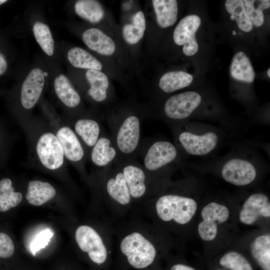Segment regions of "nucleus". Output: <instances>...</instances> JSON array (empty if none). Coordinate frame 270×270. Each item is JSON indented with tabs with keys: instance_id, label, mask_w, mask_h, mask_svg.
Here are the masks:
<instances>
[{
	"instance_id": "obj_1",
	"label": "nucleus",
	"mask_w": 270,
	"mask_h": 270,
	"mask_svg": "<svg viewBox=\"0 0 270 270\" xmlns=\"http://www.w3.org/2000/svg\"><path fill=\"white\" fill-rule=\"evenodd\" d=\"M197 210V204L192 198L175 194L160 196L156 202V210L160 219L172 220L184 224L192 218Z\"/></svg>"
},
{
	"instance_id": "obj_2",
	"label": "nucleus",
	"mask_w": 270,
	"mask_h": 270,
	"mask_svg": "<svg viewBox=\"0 0 270 270\" xmlns=\"http://www.w3.org/2000/svg\"><path fill=\"white\" fill-rule=\"evenodd\" d=\"M120 248L128 263L136 268H144L150 265L156 254L152 243L141 232L136 231L122 238Z\"/></svg>"
},
{
	"instance_id": "obj_3",
	"label": "nucleus",
	"mask_w": 270,
	"mask_h": 270,
	"mask_svg": "<svg viewBox=\"0 0 270 270\" xmlns=\"http://www.w3.org/2000/svg\"><path fill=\"white\" fill-rule=\"evenodd\" d=\"M75 239L80 248L86 252L94 263L101 264L107 258L108 250L100 234L87 225L79 226L75 232Z\"/></svg>"
},
{
	"instance_id": "obj_4",
	"label": "nucleus",
	"mask_w": 270,
	"mask_h": 270,
	"mask_svg": "<svg viewBox=\"0 0 270 270\" xmlns=\"http://www.w3.org/2000/svg\"><path fill=\"white\" fill-rule=\"evenodd\" d=\"M140 122L135 115H130L119 122L115 134V146L122 154H133L138 146Z\"/></svg>"
},
{
	"instance_id": "obj_5",
	"label": "nucleus",
	"mask_w": 270,
	"mask_h": 270,
	"mask_svg": "<svg viewBox=\"0 0 270 270\" xmlns=\"http://www.w3.org/2000/svg\"><path fill=\"white\" fill-rule=\"evenodd\" d=\"M200 24V18L198 16L191 14L182 18L174 28V42L178 46H183V52L187 56H192L198 50L196 32Z\"/></svg>"
},
{
	"instance_id": "obj_6",
	"label": "nucleus",
	"mask_w": 270,
	"mask_h": 270,
	"mask_svg": "<svg viewBox=\"0 0 270 270\" xmlns=\"http://www.w3.org/2000/svg\"><path fill=\"white\" fill-rule=\"evenodd\" d=\"M36 150L41 163L46 168L55 170L63 164V150L56 136L52 133L46 132L40 136Z\"/></svg>"
},
{
	"instance_id": "obj_7",
	"label": "nucleus",
	"mask_w": 270,
	"mask_h": 270,
	"mask_svg": "<svg viewBox=\"0 0 270 270\" xmlns=\"http://www.w3.org/2000/svg\"><path fill=\"white\" fill-rule=\"evenodd\" d=\"M201 216L203 220L198 226L199 235L203 240L210 241L216 236L218 224L228 220L229 210L225 206L213 202L203 208Z\"/></svg>"
},
{
	"instance_id": "obj_8",
	"label": "nucleus",
	"mask_w": 270,
	"mask_h": 270,
	"mask_svg": "<svg viewBox=\"0 0 270 270\" xmlns=\"http://www.w3.org/2000/svg\"><path fill=\"white\" fill-rule=\"evenodd\" d=\"M201 100L200 95L195 92L188 91L174 95L165 104V114L174 120L186 118L199 106Z\"/></svg>"
},
{
	"instance_id": "obj_9",
	"label": "nucleus",
	"mask_w": 270,
	"mask_h": 270,
	"mask_svg": "<svg viewBox=\"0 0 270 270\" xmlns=\"http://www.w3.org/2000/svg\"><path fill=\"white\" fill-rule=\"evenodd\" d=\"M222 175L226 182L236 186H243L254 180L256 171L250 162L234 158L230 160L224 165Z\"/></svg>"
},
{
	"instance_id": "obj_10",
	"label": "nucleus",
	"mask_w": 270,
	"mask_h": 270,
	"mask_svg": "<svg viewBox=\"0 0 270 270\" xmlns=\"http://www.w3.org/2000/svg\"><path fill=\"white\" fill-rule=\"evenodd\" d=\"M176 156V149L172 143L165 140L156 141L146 150L144 166L148 171L157 170L174 161Z\"/></svg>"
},
{
	"instance_id": "obj_11",
	"label": "nucleus",
	"mask_w": 270,
	"mask_h": 270,
	"mask_svg": "<svg viewBox=\"0 0 270 270\" xmlns=\"http://www.w3.org/2000/svg\"><path fill=\"white\" fill-rule=\"evenodd\" d=\"M178 140L189 154L202 156L210 153L216 147L218 138L217 134L212 132L202 135L183 132L180 134Z\"/></svg>"
},
{
	"instance_id": "obj_12",
	"label": "nucleus",
	"mask_w": 270,
	"mask_h": 270,
	"mask_svg": "<svg viewBox=\"0 0 270 270\" xmlns=\"http://www.w3.org/2000/svg\"><path fill=\"white\" fill-rule=\"evenodd\" d=\"M44 84V76L39 68L32 70L24 80L22 86L20 100L22 106L28 110L36 104Z\"/></svg>"
},
{
	"instance_id": "obj_13",
	"label": "nucleus",
	"mask_w": 270,
	"mask_h": 270,
	"mask_svg": "<svg viewBox=\"0 0 270 270\" xmlns=\"http://www.w3.org/2000/svg\"><path fill=\"white\" fill-rule=\"evenodd\" d=\"M259 216H270V204L266 194L258 193L250 195L245 201L239 218L242 224L250 225L254 223Z\"/></svg>"
},
{
	"instance_id": "obj_14",
	"label": "nucleus",
	"mask_w": 270,
	"mask_h": 270,
	"mask_svg": "<svg viewBox=\"0 0 270 270\" xmlns=\"http://www.w3.org/2000/svg\"><path fill=\"white\" fill-rule=\"evenodd\" d=\"M132 200L142 198L147 190L146 175L144 170L133 163H128L122 170Z\"/></svg>"
},
{
	"instance_id": "obj_15",
	"label": "nucleus",
	"mask_w": 270,
	"mask_h": 270,
	"mask_svg": "<svg viewBox=\"0 0 270 270\" xmlns=\"http://www.w3.org/2000/svg\"><path fill=\"white\" fill-rule=\"evenodd\" d=\"M62 146L64 156L72 162L80 160L84 156L82 146L74 132L68 126L60 128L56 135Z\"/></svg>"
},
{
	"instance_id": "obj_16",
	"label": "nucleus",
	"mask_w": 270,
	"mask_h": 270,
	"mask_svg": "<svg viewBox=\"0 0 270 270\" xmlns=\"http://www.w3.org/2000/svg\"><path fill=\"white\" fill-rule=\"evenodd\" d=\"M82 38L89 48L99 54L110 56L115 51L116 45L113 40L98 28H90L85 30Z\"/></svg>"
},
{
	"instance_id": "obj_17",
	"label": "nucleus",
	"mask_w": 270,
	"mask_h": 270,
	"mask_svg": "<svg viewBox=\"0 0 270 270\" xmlns=\"http://www.w3.org/2000/svg\"><path fill=\"white\" fill-rule=\"evenodd\" d=\"M106 190L108 196L120 205L126 206L132 200L122 170L117 172L108 178Z\"/></svg>"
},
{
	"instance_id": "obj_18",
	"label": "nucleus",
	"mask_w": 270,
	"mask_h": 270,
	"mask_svg": "<svg viewBox=\"0 0 270 270\" xmlns=\"http://www.w3.org/2000/svg\"><path fill=\"white\" fill-rule=\"evenodd\" d=\"M117 149L111 140L107 136L99 138L92 146L91 159L98 166H108L117 156Z\"/></svg>"
},
{
	"instance_id": "obj_19",
	"label": "nucleus",
	"mask_w": 270,
	"mask_h": 270,
	"mask_svg": "<svg viewBox=\"0 0 270 270\" xmlns=\"http://www.w3.org/2000/svg\"><path fill=\"white\" fill-rule=\"evenodd\" d=\"M56 194L54 188L48 182L34 180L29 182L26 198L29 204L40 206L52 198Z\"/></svg>"
},
{
	"instance_id": "obj_20",
	"label": "nucleus",
	"mask_w": 270,
	"mask_h": 270,
	"mask_svg": "<svg viewBox=\"0 0 270 270\" xmlns=\"http://www.w3.org/2000/svg\"><path fill=\"white\" fill-rule=\"evenodd\" d=\"M230 73L234 80L246 83L252 82L255 78V72L252 64L242 52H239L234 56Z\"/></svg>"
},
{
	"instance_id": "obj_21",
	"label": "nucleus",
	"mask_w": 270,
	"mask_h": 270,
	"mask_svg": "<svg viewBox=\"0 0 270 270\" xmlns=\"http://www.w3.org/2000/svg\"><path fill=\"white\" fill-rule=\"evenodd\" d=\"M153 7L158 25L162 28L172 26L177 20L178 7L176 0H153Z\"/></svg>"
},
{
	"instance_id": "obj_22",
	"label": "nucleus",
	"mask_w": 270,
	"mask_h": 270,
	"mask_svg": "<svg viewBox=\"0 0 270 270\" xmlns=\"http://www.w3.org/2000/svg\"><path fill=\"white\" fill-rule=\"evenodd\" d=\"M87 80L90 84L88 93L95 101L100 102L107 97V90L109 86L107 76L100 70H88L86 72Z\"/></svg>"
},
{
	"instance_id": "obj_23",
	"label": "nucleus",
	"mask_w": 270,
	"mask_h": 270,
	"mask_svg": "<svg viewBox=\"0 0 270 270\" xmlns=\"http://www.w3.org/2000/svg\"><path fill=\"white\" fill-rule=\"evenodd\" d=\"M54 85L56 96L66 106L75 108L80 104V97L65 75L56 76Z\"/></svg>"
},
{
	"instance_id": "obj_24",
	"label": "nucleus",
	"mask_w": 270,
	"mask_h": 270,
	"mask_svg": "<svg viewBox=\"0 0 270 270\" xmlns=\"http://www.w3.org/2000/svg\"><path fill=\"white\" fill-rule=\"evenodd\" d=\"M192 80V76L184 71H172L161 77L158 85L162 90L169 93L190 86Z\"/></svg>"
},
{
	"instance_id": "obj_25",
	"label": "nucleus",
	"mask_w": 270,
	"mask_h": 270,
	"mask_svg": "<svg viewBox=\"0 0 270 270\" xmlns=\"http://www.w3.org/2000/svg\"><path fill=\"white\" fill-rule=\"evenodd\" d=\"M68 58L74 67L100 70L102 66L100 62L86 50L74 47L68 53Z\"/></svg>"
},
{
	"instance_id": "obj_26",
	"label": "nucleus",
	"mask_w": 270,
	"mask_h": 270,
	"mask_svg": "<svg viewBox=\"0 0 270 270\" xmlns=\"http://www.w3.org/2000/svg\"><path fill=\"white\" fill-rule=\"evenodd\" d=\"M74 130L76 133L88 146L92 147L99 138L100 126L95 120L80 119L74 125Z\"/></svg>"
},
{
	"instance_id": "obj_27",
	"label": "nucleus",
	"mask_w": 270,
	"mask_h": 270,
	"mask_svg": "<svg viewBox=\"0 0 270 270\" xmlns=\"http://www.w3.org/2000/svg\"><path fill=\"white\" fill-rule=\"evenodd\" d=\"M74 10L78 16L92 23L99 22L104 16L103 8L96 0H78L75 4Z\"/></svg>"
},
{
	"instance_id": "obj_28",
	"label": "nucleus",
	"mask_w": 270,
	"mask_h": 270,
	"mask_svg": "<svg viewBox=\"0 0 270 270\" xmlns=\"http://www.w3.org/2000/svg\"><path fill=\"white\" fill-rule=\"evenodd\" d=\"M22 198V194L16 192L12 180L4 178L0 180V212H4L18 206Z\"/></svg>"
},
{
	"instance_id": "obj_29",
	"label": "nucleus",
	"mask_w": 270,
	"mask_h": 270,
	"mask_svg": "<svg viewBox=\"0 0 270 270\" xmlns=\"http://www.w3.org/2000/svg\"><path fill=\"white\" fill-rule=\"evenodd\" d=\"M146 30V20L142 11L136 14L132 23L125 24L122 28V36L129 44L138 43L143 37Z\"/></svg>"
},
{
	"instance_id": "obj_30",
	"label": "nucleus",
	"mask_w": 270,
	"mask_h": 270,
	"mask_svg": "<svg viewBox=\"0 0 270 270\" xmlns=\"http://www.w3.org/2000/svg\"><path fill=\"white\" fill-rule=\"evenodd\" d=\"M252 254L263 270H270V236H258L252 245Z\"/></svg>"
},
{
	"instance_id": "obj_31",
	"label": "nucleus",
	"mask_w": 270,
	"mask_h": 270,
	"mask_svg": "<svg viewBox=\"0 0 270 270\" xmlns=\"http://www.w3.org/2000/svg\"><path fill=\"white\" fill-rule=\"evenodd\" d=\"M227 12L234 17L240 30L248 32L252 30L253 26L248 18L242 0H227L225 2Z\"/></svg>"
},
{
	"instance_id": "obj_32",
	"label": "nucleus",
	"mask_w": 270,
	"mask_h": 270,
	"mask_svg": "<svg viewBox=\"0 0 270 270\" xmlns=\"http://www.w3.org/2000/svg\"><path fill=\"white\" fill-rule=\"evenodd\" d=\"M35 38L44 52L51 56L54 52V40L48 25L40 22H35L32 28Z\"/></svg>"
},
{
	"instance_id": "obj_33",
	"label": "nucleus",
	"mask_w": 270,
	"mask_h": 270,
	"mask_svg": "<svg viewBox=\"0 0 270 270\" xmlns=\"http://www.w3.org/2000/svg\"><path fill=\"white\" fill-rule=\"evenodd\" d=\"M255 0H243L246 12L253 24L256 26H262L264 22L263 10L270 6L268 0H256L258 6H256Z\"/></svg>"
},
{
	"instance_id": "obj_34",
	"label": "nucleus",
	"mask_w": 270,
	"mask_h": 270,
	"mask_svg": "<svg viewBox=\"0 0 270 270\" xmlns=\"http://www.w3.org/2000/svg\"><path fill=\"white\" fill-rule=\"evenodd\" d=\"M221 266L232 270H253L248 260L242 254L230 252L224 254L220 260Z\"/></svg>"
},
{
	"instance_id": "obj_35",
	"label": "nucleus",
	"mask_w": 270,
	"mask_h": 270,
	"mask_svg": "<svg viewBox=\"0 0 270 270\" xmlns=\"http://www.w3.org/2000/svg\"><path fill=\"white\" fill-rule=\"evenodd\" d=\"M52 235V232L48 229L38 233L30 244V249L32 253L34 255L40 250L47 246Z\"/></svg>"
},
{
	"instance_id": "obj_36",
	"label": "nucleus",
	"mask_w": 270,
	"mask_h": 270,
	"mask_svg": "<svg viewBox=\"0 0 270 270\" xmlns=\"http://www.w3.org/2000/svg\"><path fill=\"white\" fill-rule=\"evenodd\" d=\"M14 251V246L11 238L6 234L0 232V258H10Z\"/></svg>"
},
{
	"instance_id": "obj_37",
	"label": "nucleus",
	"mask_w": 270,
	"mask_h": 270,
	"mask_svg": "<svg viewBox=\"0 0 270 270\" xmlns=\"http://www.w3.org/2000/svg\"><path fill=\"white\" fill-rule=\"evenodd\" d=\"M8 64L4 55L0 52V76L3 74L6 70Z\"/></svg>"
},
{
	"instance_id": "obj_38",
	"label": "nucleus",
	"mask_w": 270,
	"mask_h": 270,
	"mask_svg": "<svg viewBox=\"0 0 270 270\" xmlns=\"http://www.w3.org/2000/svg\"><path fill=\"white\" fill-rule=\"evenodd\" d=\"M170 270H196L193 268L182 264H176L174 265Z\"/></svg>"
},
{
	"instance_id": "obj_39",
	"label": "nucleus",
	"mask_w": 270,
	"mask_h": 270,
	"mask_svg": "<svg viewBox=\"0 0 270 270\" xmlns=\"http://www.w3.org/2000/svg\"><path fill=\"white\" fill-rule=\"evenodd\" d=\"M6 2H7V0H0V5L5 3Z\"/></svg>"
},
{
	"instance_id": "obj_40",
	"label": "nucleus",
	"mask_w": 270,
	"mask_h": 270,
	"mask_svg": "<svg viewBox=\"0 0 270 270\" xmlns=\"http://www.w3.org/2000/svg\"><path fill=\"white\" fill-rule=\"evenodd\" d=\"M267 74H268V76L270 77V68H268V70Z\"/></svg>"
},
{
	"instance_id": "obj_41",
	"label": "nucleus",
	"mask_w": 270,
	"mask_h": 270,
	"mask_svg": "<svg viewBox=\"0 0 270 270\" xmlns=\"http://www.w3.org/2000/svg\"><path fill=\"white\" fill-rule=\"evenodd\" d=\"M232 34H233L234 35H236V32L235 30H233V31H232Z\"/></svg>"
}]
</instances>
